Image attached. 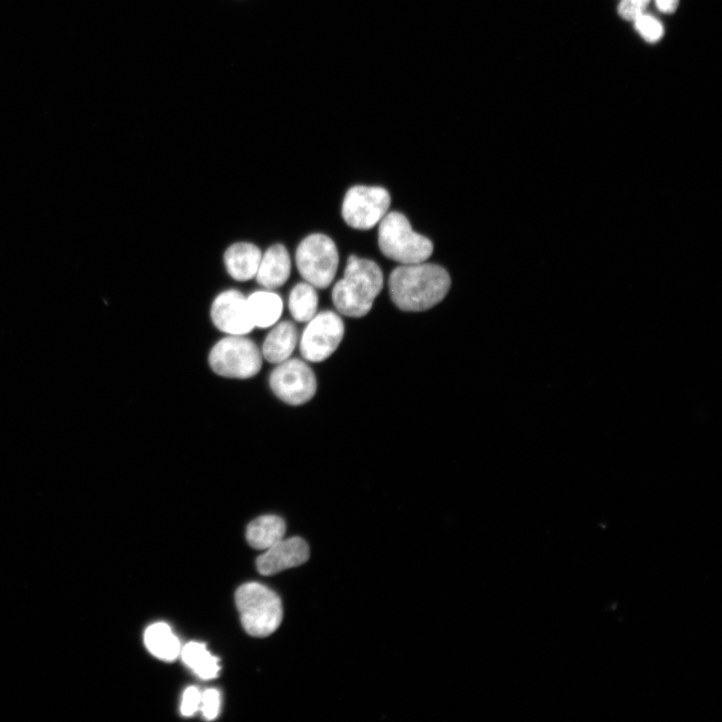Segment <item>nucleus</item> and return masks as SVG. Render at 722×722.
<instances>
[{"instance_id": "1", "label": "nucleus", "mask_w": 722, "mask_h": 722, "mask_svg": "<svg viewBox=\"0 0 722 722\" xmlns=\"http://www.w3.org/2000/svg\"><path fill=\"white\" fill-rule=\"evenodd\" d=\"M448 271L437 264L415 263L396 268L389 280L393 302L404 311L420 312L433 308L451 288Z\"/></svg>"}, {"instance_id": "2", "label": "nucleus", "mask_w": 722, "mask_h": 722, "mask_svg": "<svg viewBox=\"0 0 722 722\" xmlns=\"http://www.w3.org/2000/svg\"><path fill=\"white\" fill-rule=\"evenodd\" d=\"M383 288L384 274L375 261L350 256L343 278L333 287L332 301L340 314L364 317L372 310Z\"/></svg>"}, {"instance_id": "3", "label": "nucleus", "mask_w": 722, "mask_h": 722, "mask_svg": "<svg viewBox=\"0 0 722 722\" xmlns=\"http://www.w3.org/2000/svg\"><path fill=\"white\" fill-rule=\"evenodd\" d=\"M245 631L254 637H267L280 626L283 608L280 597L259 583L242 585L235 595Z\"/></svg>"}, {"instance_id": "4", "label": "nucleus", "mask_w": 722, "mask_h": 722, "mask_svg": "<svg viewBox=\"0 0 722 722\" xmlns=\"http://www.w3.org/2000/svg\"><path fill=\"white\" fill-rule=\"evenodd\" d=\"M379 246L386 257L402 265L426 262L434 252L432 241L415 232L399 212L388 213L380 222Z\"/></svg>"}, {"instance_id": "5", "label": "nucleus", "mask_w": 722, "mask_h": 722, "mask_svg": "<svg viewBox=\"0 0 722 722\" xmlns=\"http://www.w3.org/2000/svg\"><path fill=\"white\" fill-rule=\"evenodd\" d=\"M263 356L260 348L246 335H227L210 351L209 365L220 377L247 380L262 369Z\"/></svg>"}, {"instance_id": "6", "label": "nucleus", "mask_w": 722, "mask_h": 722, "mask_svg": "<svg viewBox=\"0 0 722 722\" xmlns=\"http://www.w3.org/2000/svg\"><path fill=\"white\" fill-rule=\"evenodd\" d=\"M295 263L305 282L316 289H325L334 280L338 269L337 247L328 236L311 234L299 243Z\"/></svg>"}, {"instance_id": "7", "label": "nucleus", "mask_w": 722, "mask_h": 722, "mask_svg": "<svg viewBox=\"0 0 722 722\" xmlns=\"http://www.w3.org/2000/svg\"><path fill=\"white\" fill-rule=\"evenodd\" d=\"M344 332L339 314L329 310L317 312L306 322L298 341L302 357L310 363H322L337 350Z\"/></svg>"}, {"instance_id": "8", "label": "nucleus", "mask_w": 722, "mask_h": 722, "mask_svg": "<svg viewBox=\"0 0 722 722\" xmlns=\"http://www.w3.org/2000/svg\"><path fill=\"white\" fill-rule=\"evenodd\" d=\"M391 207V195L382 187L355 186L342 203V217L357 230H369L380 224Z\"/></svg>"}, {"instance_id": "9", "label": "nucleus", "mask_w": 722, "mask_h": 722, "mask_svg": "<svg viewBox=\"0 0 722 722\" xmlns=\"http://www.w3.org/2000/svg\"><path fill=\"white\" fill-rule=\"evenodd\" d=\"M269 385L280 401L294 407L311 401L317 391L315 375L306 361L291 357L276 365Z\"/></svg>"}, {"instance_id": "10", "label": "nucleus", "mask_w": 722, "mask_h": 722, "mask_svg": "<svg viewBox=\"0 0 722 722\" xmlns=\"http://www.w3.org/2000/svg\"><path fill=\"white\" fill-rule=\"evenodd\" d=\"M210 314L216 328L227 335H247L255 328L247 296L236 289L217 295Z\"/></svg>"}, {"instance_id": "11", "label": "nucleus", "mask_w": 722, "mask_h": 722, "mask_svg": "<svg viewBox=\"0 0 722 722\" xmlns=\"http://www.w3.org/2000/svg\"><path fill=\"white\" fill-rule=\"evenodd\" d=\"M308 544L299 537L281 540L261 555L257 569L264 576L275 575L286 569L298 567L309 559Z\"/></svg>"}, {"instance_id": "12", "label": "nucleus", "mask_w": 722, "mask_h": 722, "mask_svg": "<svg viewBox=\"0 0 722 722\" xmlns=\"http://www.w3.org/2000/svg\"><path fill=\"white\" fill-rule=\"evenodd\" d=\"M291 269L292 261L287 248L274 244L262 253L255 279L264 289L273 290L287 282Z\"/></svg>"}, {"instance_id": "13", "label": "nucleus", "mask_w": 722, "mask_h": 722, "mask_svg": "<svg viewBox=\"0 0 722 722\" xmlns=\"http://www.w3.org/2000/svg\"><path fill=\"white\" fill-rule=\"evenodd\" d=\"M262 253L257 245L250 242L229 246L224 254V264L230 277L239 282L255 279Z\"/></svg>"}, {"instance_id": "14", "label": "nucleus", "mask_w": 722, "mask_h": 722, "mask_svg": "<svg viewBox=\"0 0 722 722\" xmlns=\"http://www.w3.org/2000/svg\"><path fill=\"white\" fill-rule=\"evenodd\" d=\"M298 341V332L292 322H277L264 340L262 356L268 363L279 365L291 357Z\"/></svg>"}, {"instance_id": "15", "label": "nucleus", "mask_w": 722, "mask_h": 722, "mask_svg": "<svg viewBox=\"0 0 722 722\" xmlns=\"http://www.w3.org/2000/svg\"><path fill=\"white\" fill-rule=\"evenodd\" d=\"M250 315L255 327L269 328L279 322L283 313V300L273 290L255 291L247 296Z\"/></svg>"}, {"instance_id": "16", "label": "nucleus", "mask_w": 722, "mask_h": 722, "mask_svg": "<svg viewBox=\"0 0 722 722\" xmlns=\"http://www.w3.org/2000/svg\"><path fill=\"white\" fill-rule=\"evenodd\" d=\"M286 532L284 520L277 516H262L252 521L246 532L249 545L257 550H267L281 541Z\"/></svg>"}, {"instance_id": "17", "label": "nucleus", "mask_w": 722, "mask_h": 722, "mask_svg": "<svg viewBox=\"0 0 722 722\" xmlns=\"http://www.w3.org/2000/svg\"><path fill=\"white\" fill-rule=\"evenodd\" d=\"M145 644L154 656L167 662L177 659L181 652L179 639L171 627L163 622L148 627L145 632Z\"/></svg>"}, {"instance_id": "18", "label": "nucleus", "mask_w": 722, "mask_h": 722, "mask_svg": "<svg viewBox=\"0 0 722 722\" xmlns=\"http://www.w3.org/2000/svg\"><path fill=\"white\" fill-rule=\"evenodd\" d=\"M288 309L295 321L308 322L315 316L318 309L316 288L305 281L296 284L289 294Z\"/></svg>"}, {"instance_id": "19", "label": "nucleus", "mask_w": 722, "mask_h": 722, "mask_svg": "<svg viewBox=\"0 0 722 722\" xmlns=\"http://www.w3.org/2000/svg\"><path fill=\"white\" fill-rule=\"evenodd\" d=\"M182 658L185 664L202 679H213L219 674V659L207 650L205 644L188 643L182 650Z\"/></svg>"}, {"instance_id": "20", "label": "nucleus", "mask_w": 722, "mask_h": 722, "mask_svg": "<svg viewBox=\"0 0 722 722\" xmlns=\"http://www.w3.org/2000/svg\"><path fill=\"white\" fill-rule=\"evenodd\" d=\"M638 34L648 43H656L664 35L662 24L654 17L642 14L634 22Z\"/></svg>"}, {"instance_id": "21", "label": "nucleus", "mask_w": 722, "mask_h": 722, "mask_svg": "<svg viewBox=\"0 0 722 722\" xmlns=\"http://www.w3.org/2000/svg\"><path fill=\"white\" fill-rule=\"evenodd\" d=\"M650 2L651 0H621L618 13L622 19L634 22L645 13Z\"/></svg>"}, {"instance_id": "22", "label": "nucleus", "mask_w": 722, "mask_h": 722, "mask_svg": "<svg viewBox=\"0 0 722 722\" xmlns=\"http://www.w3.org/2000/svg\"><path fill=\"white\" fill-rule=\"evenodd\" d=\"M202 711L207 719L217 717L220 709V693L216 689H208L202 694Z\"/></svg>"}, {"instance_id": "23", "label": "nucleus", "mask_w": 722, "mask_h": 722, "mask_svg": "<svg viewBox=\"0 0 722 722\" xmlns=\"http://www.w3.org/2000/svg\"><path fill=\"white\" fill-rule=\"evenodd\" d=\"M201 698L202 694L197 687L191 686L187 688L181 705L182 714L185 716L193 715L201 704Z\"/></svg>"}, {"instance_id": "24", "label": "nucleus", "mask_w": 722, "mask_h": 722, "mask_svg": "<svg viewBox=\"0 0 722 722\" xmlns=\"http://www.w3.org/2000/svg\"><path fill=\"white\" fill-rule=\"evenodd\" d=\"M656 7L663 14H673L679 4V0H655Z\"/></svg>"}]
</instances>
